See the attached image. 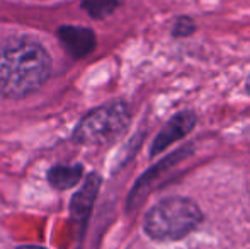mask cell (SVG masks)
I'll return each mask as SVG.
<instances>
[{
  "label": "cell",
  "mask_w": 250,
  "mask_h": 249,
  "mask_svg": "<svg viewBox=\"0 0 250 249\" xmlns=\"http://www.w3.org/2000/svg\"><path fill=\"white\" fill-rule=\"evenodd\" d=\"M51 73V58L33 40H14L0 48V96L22 99L36 92Z\"/></svg>",
  "instance_id": "cell-1"
},
{
  "label": "cell",
  "mask_w": 250,
  "mask_h": 249,
  "mask_svg": "<svg viewBox=\"0 0 250 249\" xmlns=\"http://www.w3.org/2000/svg\"><path fill=\"white\" fill-rule=\"evenodd\" d=\"M203 222L198 203L186 196L160 200L148 210L143 220L146 236L158 243L181 241L192 234Z\"/></svg>",
  "instance_id": "cell-2"
},
{
  "label": "cell",
  "mask_w": 250,
  "mask_h": 249,
  "mask_svg": "<svg viewBox=\"0 0 250 249\" xmlns=\"http://www.w3.org/2000/svg\"><path fill=\"white\" fill-rule=\"evenodd\" d=\"M128 123V106L123 101H112L85 114L73 132V140L82 145H102L121 135Z\"/></svg>",
  "instance_id": "cell-3"
},
{
  "label": "cell",
  "mask_w": 250,
  "mask_h": 249,
  "mask_svg": "<svg viewBox=\"0 0 250 249\" xmlns=\"http://www.w3.org/2000/svg\"><path fill=\"white\" fill-rule=\"evenodd\" d=\"M196 121H198V118H196V114L192 111H181V113H177L172 120H168V123L155 136L153 143H151L150 154L151 156H158L165 149H168L172 143L182 140L194 128Z\"/></svg>",
  "instance_id": "cell-4"
},
{
  "label": "cell",
  "mask_w": 250,
  "mask_h": 249,
  "mask_svg": "<svg viewBox=\"0 0 250 249\" xmlns=\"http://www.w3.org/2000/svg\"><path fill=\"white\" fill-rule=\"evenodd\" d=\"M101 188V178L96 173L89 174L83 183V186L75 193V196L72 198L70 203V213H72V219L77 224H85L89 219L90 212H92L94 202H96V196L99 193Z\"/></svg>",
  "instance_id": "cell-5"
},
{
  "label": "cell",
  "mask_w": 250,
  "mask_h": 249,
  "mask_svg": "<svg viewBox=\"0 0 250 249\" xmlns=\"http://www.w3.org/2000/svg\"><path fill=\"white\" fill-rule=\"evenodd\" d=\"M60 41L72 57H87L96 48V36L90 29L80 26H63L58 31Z\"/></svg>",
  "instance_id": "cell-6"
},
{
  "label": "cell",
  "mask_w": 250,
  "mask_h": 249,
  "mask_svg": "<svg viewBox=\"0 0 250 249\" xmlns=\"http://www.w3.org/2000/svg\"><path fill=\"white\" fill-rule=\"evenodd\" d=\"M82 176H83L82 166H79V164H75V166L62 164V166H55L48 173V181L56 189H68L75 186L77 183H80Z\"/></svg>",
  "instance_id": "cell-7"
},
{
  "label": "cell",
  "mask_w": 250,
  "mask_h": 249,
  "mask_svg": "<svg viewBox=\"0 0 250 249\" xmlns=\"http://www.w3.org/2000/svg\"><path fill=\"white\" fill-rule=\"evenodd\" d=\"M123 3V0H82V7L94 19H104L111 16Z\"/></svg>",
  "instance_id": "cell-8"
},
{
  "label": "cell",
  "mask_w": 250,
  "mask_h": 249,
  "mask_svg": "<svg viewBox=\"0 0 250 249\" xmlns=\"http://www.w3.org/2000/svg\"><path fill=\"white\" fill-rule=\"evenodd\" d=\"M194 31H196V24L191 17H179L174 24L172 34L175 38H186V36H191Z\"/></svg>",
  "instance_id": "cell-9"
},
{
  "label": "cell",
  "mask_w": 250,
  "mask_h": 249,
  "mask_svg": "<svg viewBox=\"0 0 250 249\" xmlns=\"http://www.w3.org/2000/svg\"><path fill=\"white\" fill-rule=\"evenodd\" d=\"M17 249H44V248H40V246H21Z\"/></svg>",
  "instance_id": "cell-10"
},
{
  "label": "cell",
  "mask_w": 250,
  "mask_h": 249,
  "mask_svg": "<svg viewBox=\"0 0 250 249\" xmlns=\"http://www.w3.org/2000/svg\"><path fill=\"white\" fill-rule=\"evenodd\" d=\"M247 92L250 94V77H249V80H247Z\"/></svg>",
  "instance_id": "cell-11"
}]
</instances>
